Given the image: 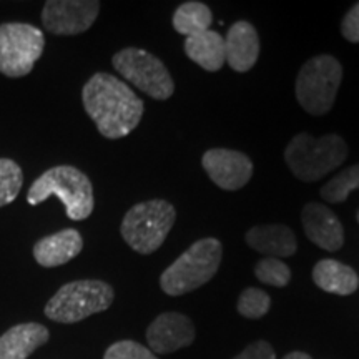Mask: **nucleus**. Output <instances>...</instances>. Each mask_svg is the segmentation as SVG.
<instances>
[{"mask_svg":"<svg viewBox=\"0 0 359 359\" xmlns=\"http://www.w3.org/2000/svg\"><path fill=\"white\" fill-rule=\"evenodd\" d=\"M348 158V145L339 135L330 133L314 138L298 133L285 150V161L291 173L303 182H318Z\"/></svg>","mask_w":359,"mask_h":359,"instance_id":"7ed1b4c3","label":"nucleus"},{"mask_svg":"<svg viewBox=\"0 0 359 359\" xmlns=\"http://www.w3.org/2000/svg\"><path fill=\"white\" fill-rule=\"evenodd\" d=\"M24 187V172L11 158H0V208L13 203Z\"/></svg>","mask_w":359,"mask_h":359,"instance_id":"4be33fe9","label":"nucleus"},{"mask_svg":"<svg viewBox=\"0 0 359 359\" xmlns=\"http://www.w3.org/2000/svg\"><path fill=\"white\" fill-rule=\"evenodd\" d=\"M255 275L264 285L285 288L291 281V269L288 264L278 258H263L255 268Z\"/></svg>","mask_w":359,"mask_h":359,"instance_id":"5701e85b","label":"nucleus"},{"mask_svg":"<svg viewBox=\"0 0 359 359\" xmlns=\"http://www.w3.org/2000/svg\"><path fill=\"white\" fill-rule=\"evenodd\" d=\"M304 235L309 241L326 251H338L344 245V230L339 218L327 206L304 205L302 213Z\"/></svg>","mask_w":359,"mask_h":359,"instance_id":"ddd939ff","label":"nucleus"},{"mask_svg":"<svg viewBox=\"0 0 359 359\" xmlns=\"http://www.w3.org/2000/svg\"><path fill=\"white\" fill-rule=\"evenodd\" d=\"M233 359H276L275 349L266 341H255Z\"/></svg>","mask_w":359,"mask_h":359,"instance_id":"bb28decb","label":"nucleus"},{"mask_svg":"<svg viewBox=\"0 0 359 359\" xmlns=\"http://www.w3.org/2000/svg\"><path fill=\"white\" fill-rule=\"evenodd\" d=\"M271 308V298L258 288H246L238 298V313L248 320H259Z\"/></svg>","mask_w":359,"mask_h":359,"instance_id":"b1692460","label":"nucleus"},{"mask_svg":"<svg viewBox=\"0 0 359 359\" xmlns=\"http://www.w3.org/2000/svg\"><path fill=\"white\" fill-rule=\"evenodd\" d=\"M57 196L65 206L67 217L74 222L87 219L95 206L93 187L82 170L72 165H57L43 172L27 191V203L37 206Z\"/></svg>","mask_w":359,"mask_h":359,"instance_id":"f03ea898","label":"nucleus"},{"mask_svg":"<svg viewBox=\"0 0 359 359\" xmlns=\"http://www.w3.org/2000/svg\"><path fill=\"white\" fill-rule=\"evenodd\" d=\"M226 64L235 72L245 74L257 64L259 57V37L257 29L246 20H238L224 37Z\"/></svg>","mask_w":359,"mask_h":359,"instance_id":"4468645a","label":"nucleus"},{"mask_svg":"<svg viewBox=\"0 0 359 359\" xmlns=\"http://www.w3.org/2000/svg\"><path fill=\"white\" fill-rule=\"evenodd\" d=\"M97 0H48L42 8V24L53 35H79L95 24Z\"/></svg>","mask_w":359,"mask_h":359,"instance_id":"9d476101","label":"nucleus"},{"mask_svg":"<svg viewBox=\"0 0 359 359\" xmlns=\"http://www.w3.org/2000/svg\"><path fill=\"white\" fill-rule=\"evenodd\" d=\"M195 339V326L182 313H161L147 327V341L151 353L168 354L190 346Z\"/></svg>","mask_w":359,"mask_h":359,"instance_id":"f8f14e48","label":"nucleus"},{"mask_svg":"<svg viewBox=\"0 0 359 359\" xmlns=\"http://www.w3.org/2000/svg\"><path fill=\"white\" fill-rule=\"evenodd\" d=\"M341 34L353 43H359V2L349 8L341 22Z\"/></svg>","mask_w":359,"mask_h":359,"instance_id":"a878e982","label":"nucleus"},{"mask_svg":"<svg viewBox=\"0 0 359 359\" xmlns=\"http://www.w3.org/2000/svg\"><path fill=\"white\" fill-rule=\"evenodd\" d=\"M222 257L223 246L217 238L198 240L161 273V290L170 296H182L198 290L217 275Z\"/></svg>","mask_w":359,"mask_h":359,"instance_id":"20e7f679","label":"nucleus"},{"mask_svg":"<svg viewBox=\"0 0 359 359\" xmlns=\"http://www.w3.org/2000/svg\"><path fill=\"white\" fill-rule=\"evenodd\" d=\"M358 223H359V212H358Z\"/></svg>","mask_w":359,"mask_h":359,"instance_id":"c85d7f7f","label":"nucleus"},{"mask_svg":"<svg viewBox=\"0 0 359 359\" xmlns=\"http://www.w3.org/2000/svg\"><path fill=\"white\" fill-rule=\"evenodd\" d=\"M213 22V13L208 6L201 2L182 4L173 13V29L185 37L203 34L210 30Z\"/></svg>","mask_w":359,"mask_h":359,"instance_id":"aec40b11","label":"nucleus"},{"mask_svg":"<svg viewBox=\"0 0 359 359\" xmlns=\"http://www.w3.org/2000/svg\"><path fill=\"white\" fill-rule=\"evenodd\" d=\"M82 103L98 132L109 140L132 133L145 111L142 98L118 77L105 72L93 74L83 85Z\"/></svg>","mask_w":359,"mask_h":359,"instance_id":"f257e3e1","label":"nucleus"},{"mask_svg":"<svg viewBox=\"0 0 359 359\" xmlns=\"http://www.w3.org/2000/svg\"><path fill=\"white\" fill-rule=\"evenodd\" d=\"M313 281L326 293L339 296L353 294L359 286V276L351 266L338 259H321L313 268Z\"/></svg>","mask_w":359,"mask_h":359,"instance_id":"a211bd4d","label":"nucleus"},{"mask_svg":"<svg viewBox=\"0 0 359 359\" xmlns=\"http://www.w3.org/2000/svg\"><path fill=\"white\" fill-rule=\"evenodd\" d=\"M45 37L37 27L24 22H7L0 25V74L20 79L32 72L42 57Z\"/></svg>","mask_w":359,"mask_h":359,"instance_id":"1a4fd4ad","label":"nucleus"},{"mask_svg":"<svg viewBox=\"0 0 359 359\" xmlns=\"http://www.w3.org/2000/svg\"><path fill=\"white\" fill-rule=\"evenodd\" d=\"M114 69L125 80L155 100H168L175 92V82L167 67L154 53L128 47L111 58Z\"/></svg>","mask_w":359,"mask_h":359,"instance_id":"6e6552de","label":"nucleus"},{"mask_svg":"<svg viewBox=\"0 0 359 359\" xmlns=\"http://www.w3.org/2000/svg\"><path fill=\"white\" fill-rule=\"evenodd\" d=\"M185 53L190 60L206 72H218L226 64L224 37L215 30H206L203 34L187 37Z\"/></svg>","mask_w":359,"mask_h":359,"instance_id":"6ab92c4d","label":"nucleus"},{"mask_svg":"<svg viewBox=\"0 0 359 359\" xmlns=\"http://www.w3.org/2000/svg\"><path fill=\"white\" fill-rule=\"evenodd\" d=\"M175 219V206L167 200L142 201L125 213L120 233L133 251L150 255L165 243Z\"/></svg>","mask_w":359,"mask_h":359,"instance_id":"39448f33","label":"nucleus"},{"mask_svg":"<svg viewBox=\"0 0 359 359\" xmlns=\"http://www.w3.org/2000/svg\"><path fill=\"white\" fill-rule=\"evenodd\" d=\"M103 359H158L150 349L137 343V341H116L107 349Z\"/></svg>","mask_w":359,"mask_h":359,"instance_id":"393cba45","label":"nucleus"},{"mask_svg":"<svg viewBox=\"0 0 359 359\" xmlns=\"http://www.w3.org/2000/svg\"><path fill=\"white\" fill-rule=\"evenodd\" d=\"M343 80V67L333 55L309 58L294 83L296 100L309 115H326L333 109Z\"/></svg>","mask_w":359,"mask_h":359,"instance_id":"0eeeda50","label":"nucleus"},{"mask_svg":"<svg viewBox=\"0 0 359 359\" xmlns=\"http://www.w3.org/2000/svg\"><path fill=\"white\" fill-rule=\"evenodd\" d=\"M246 243L266 258H288L298 250L293 230L286 224H262L246 233Z\"/></svg>","mask_w":359,"mask_h":359,"instance_id":"dca6fc26","label":"nucleus"},{"mask_svg":"<svg viewBox=\"0 0 359 359\" xmlns=\"http://www.w3.org/2000/svg\"><path fill=\"white\" fill-rule=\"evenodd\" d=\"M203 170L215 185L226 191L243 188L253 177V163L245 154L228 148H212L201 158Z\"/></svg>","mask_w":359,"mask_h":359,"instance_id":"9b49d317","label":"nucleus"},{"mask_svg":"<svg viewBox=\"0 0 359 359\" xmlns=\"http://www.w3.org/2000/svg\"><path fill=\"white\" fill-rule=\"evenodd\" d=\"M50 333L39 323H22L0 336V359H27L43 346Z\"/></svg>","mask_w":359,"mask_h":359,"instance_id":"f3484780","label":"nucleus"},{"mask_svg":"<svg viewBox=\"0 0 359 359\" xmlns=\"http://www.w3.org/2000/svg\"><path fill=\"white\" fill-rule=\"evenodd\" d=\"M283 359H313V358L309 356V354H306V353H302V351H293V353L286 354V356L283 358Z\"/></svg>","mask_w":359,"mask_h":359,"instance_id":"cd10ccee","label":"nucleus"},{"mask_svg":"<svg viewBox=\"0 0 359 359\" xmlns=\"http://www.w3.org/2000/svg\"><path fill=\"white\" fill-rule=\"evenodd\" d=\"M359 188V163L336 175L321 188V198L327 203H343L354 190Z\"/></svg>","mask_w":359,"mask_h":359,"instance_id":"412c9836","label":"nucleus"},{"mask_svg":"<svg viewBox=\"0 0 359 359\" xmlns=\"http://www.w3.org/2000/svg\"><path fill=\"white\" fill-rule=\"evenodd\" d=\"M83 250V238L74 228L43 236L34 246V258L40 266L57 268L79 257Z\"/></svg>","mask_w":359,"mask_h":359,"instance_id":"2eb2a0df","label":"nucleus"},{"mask_svg":"<svg viewBox=\"0 0 359 359\" xmlns=\"http://www.w3.org/2000/svg\"><path fill=\"white\" fill-rule=\"evenodd\" d=\"M114 298V288L109 283L100 280L72 281L48 299L45 304V316L55 323L72 325L109 309Z\"/></svg>","mask_w":359,"mask_h":359,"instance_id":"423d86ee","label":"nucleus"}]
</instances>
